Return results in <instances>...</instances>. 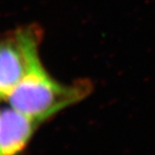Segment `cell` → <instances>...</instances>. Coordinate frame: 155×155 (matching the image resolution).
<instances>
[{
	"label": "cell",
	"mask_w": 155,
	"mask_h": 155,
	"mask_svg": "<svg viewBox=\"0 0 155 155\" xmlns=\"http://www.w3.org/2000/svg\"><path fill=\"white\" fill-rule=\"evenodd\" d=\"M92 92L87 80L64 84L52 78L40 61L21 81L6 102L42 124L62 110L83 100Z\"/></svg>",
	"instance_id": "1"
},
{
	"label": "cell",
	"mask_w": 155,
	"mask_h": 155,
	"mask_svg": "<svg viewBox=\"0 0 155 155\" xmlns=\"http://www.w3.org/2000/svg\"><path fill=\"white\" fill-rule=\"evenodd\" d=\"M41 29L32 25L0 37V101H6L21 81L41 61Z\"/></svg>",
	"instance_id": "2"
},
{
	"label": "cell",
	"mask_w": 155,
	"mask_h": 155,
	"mask_svg": "<svg viewBox=\"0 0 155 155\" xmlns=\"http://www.w3.org/2000/svg\"><path fill=\"white\" fill-rule=\"evenodd\" d=\"M40 125L9 106L0 109V155L23 153Z\"/></svg>",
	"instance_id": "3"
}]
</instances>
